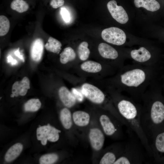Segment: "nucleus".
Wrapping results in <instances>:
<instances>
[{
  "label": "nucleus",
  "instance_id": "nucleus-1",
  "mask_svg": "<svg viewBox=\"0 0 164 164\" xmlns=\"http://www.w3.org/2000/svg\"><path fill=\"white\" fill-rule=\"evenodd\" d=\"M155 67L137 63L124 66L117 76L118 87L136 101L155 81Z\"/></svg>",
  "mask_w": 164,
  "mask_h": 164
},
{
  "label": "nucleus",
  "instance_id": "nucleus-2",
  "mask_svg": "<svg viewBox=\"0 0 164 164\" xmlns=\"http://www.w3.org/2000/svg\"><path fill=\"white\" fill-rule=\"evenodd\" d=\"M157 97L154 81L144 94L140 101L141 123L149 141L156 131L157 126L164 121V104Z\"/></svg>",
  "mask_w": 164,
  "mask_h": 164
},
{
  "label": "nucleus",
  "instance_id": "nucleus-3",
  "mask_svg": "<svg viewBox=\"0 0 164 164\" xmlns=\"http://www.w3.org/2000/svg\"><path fill=\"white\" fill-rule=\"evenodd\" d=\"M116 106L118 112L125 121L128 131L133 132L138 138L149 156L152 152L148 139L142 128L141 121V104L126 96H118Z\"/></svg>",
  "mask_w": 164,
  "mask_h": 164
},
{
  "label": "nucleus",
  "instance_id": "nucleus-4",
  "mask_svg": "<svg viewBox=\"0 0 164 164\" xmlns=\"http://www.w3.org/2000/svg\"><path fill=\"white\" fill-rule=\"evenodd\" d=\"M142 145L133 139L126 143L122 155L114 164L142 163L145 160V156L143 149L144 147L141 146Z\"/></svg>",
  "mask_w": 164,
  "mask_h": 164
},
{
  "label": "nucleus",
  "instance_id": "nucleus-5",
  "mask_svg": "<svg viewBox=\"0 0 164 164\" xmlns=\"http://www.w3.org/2000/svg\"><path fill=\"white\" fill-rule=\"evenodd\" d=\"M101 36L106 42L117 46L124 44L126 40V35L124 31L116 27L104 29L101 32Z\"/></svg>",
  "mask_w": 164,
  "mask_h": 164
},
{
  "label": "nucleus",
  "instance_id": "nucleus-6",
  "mask_svg": "<svg viewBox=\"0 0 164 164\" xmlns=\"http://www.w3.org/2000/svg\"><path fill=\"white\" fill-rule=\"evenodd\" d=\"M130 57L137 63L143 66L155 67V65L152 59V55L149 50L144 47L138 49L132 50L130 52Z\"/></svg>",
  "mask_w": 164,
  "mask_h": 164
},
{
  "label": "nucleus",
  "instance_id": "nucleus-7",
  "mask_svg": "<svg viewBox=\"0 0 164 164\" xmlns=\"http://www.w3.org/2000/svg\"><path fill=\"white\" fill-rule=\"evenodd\" d=\"M61 131L51 126L48 124L46 125L41 126L38 128L36 130L37 139L41 141L43 145H45L47 141L55 142L59 138V133Z\"/></svg>",
  "mask_w": 164,
  "mask_h": 164
},
{
  "label": "nucleus",
  "instance_id": "nucleus-8",
  "mask_svg": "<svg viewBox=\"0 0 164 164\" xmlns=\"http://www.w3.org/2000/svg\"><path fill=\"white\" fill-rule=\"evenodd\" d=\"M81 91L84 96L94 103L101 104L105 100L104 93L97 87L90 84H84Z\"/></svg>",
  "mask_w": 164,
  "mask_h": 164
},
{
  "label": "nucleus",
  "instance_id": "nucleus-9",
  "mask_svg": "<svg viewBox=\"0 0 164 164\" xmlns=\"http://www.w3.org/2000/svg\"><path fill=\"white\" fill-rule=\"evenodd\" d=\"M107 7L113 18L118 22L124 24L128 22V17L126 11L122 6L117 5L115 0L109 1Z\"/></svg>",
  "mask_w": 164,
  "mask_h": 164
},
{
  "label": "nucleus",
  "instance_id": "nucleus-10",
  "mask_svg": "<svg viewBox=\"0 0 164 164\" xmlns=\"http://www.w3.org/2000/svg\"><path fill=\"white\" fill-rule=\"evenodd\" d=\"M89 137L91 145L94 150H100L103 146L105 137L103 132L97 128H91L90 131Z\"/></svg>",
  "mask_w": 164,
  "mask_h": 164
},
{
  "label": "nucleus",
  "instance_id": "nucleus-11",
  "mask_svg": "<svg viewBox=\"0 0 164 164\" xmlns=\"http://www.w3.org/2000/svg\"><path fill=\"white\" fill-rule=\"evenodd\" d=\"M100 121L104 133L108 136H113L118 133L121 132L120 129L111 120L110 117L106 114L101 115Z\"/></svg>",
  "mask_w": 164,
  "mask_h": 164
},
{
  "label": "nucleus",
  "instance_id": "nucleus-12",
  "mask_svg": "<svg viewBox=\"0 0 164 164\" xmlns=\"http://www.w3.org/2000/svg\"><path fill=\"white\" fill-rule=\"evenodd\" d=\"M30 88L29 80L25 77L21 81H16L14 83L12 86V94L15 97L24 96L26 94Z\"/></svg>",
  "mask_w": 164,
  "mask_h": 164
},
{
  "label": "nucleus",
  "instance_id": "nucleus-13",
  "mask_svg": "<svg viewBox=\"0 0 164 164\" xmlns=\"http://www.w3.org/2000/svg\"><path fill=\"white\" fill-rule=\"evenodd\" d=\"M98 49L100 54L104 59L114 60L118 57L119 54L117 50L106 43H100Z\"/></svg>",
  "mask_w": 164,
  "mask_h": 164
},
{
  "label": "nucleus",
  "instance_id": "nucleus-14",
  "mask_svg": "<svg viewBox=\"0 0 164 164\" xmlns=\"http://www.w3.org/2000/svg\"><path fill=\"white\" fill-rule=\"evenodd\" d=\"M58 93L60 100L66 107L70 108L75 104L77 100L76 97L66 87H61Z\"/></svg>",
  "mask_w": 164,
  "mask_h": 164
},
{
  "label": "nucleus",
  "instance_id": "nucleus-15",
  "mask_svg": "<svg viewBox=\"0 0 164 164\" xmlns=\"http://www.w3.org/2000/svg\"><path fill=\"white\" fill-rule=\"evenodd\" d=\"M157 134H154L149 140L153 139V143L150 145L152 155L157 152L164 153V132Z\"/></svg>",
  "mask_w": 164,
  "mask_h": 164
},
{
  "label": "nucleus",
  "instance_id": "nucleus-16",
  "mask_svg": "<svg viewBox=\"0 0 164 164\" xmlns=\"http://www.w3.org/2000/svg\"><path fill=\"white\" fill-rule=\"evenodd\" d=\"M43 50V43L40 38H37L32 43L30 48V55L32 59L38 62L41 59Z\"/></svg>",
  "mask_w": 164,
  "mask_h": 164
},
{
  "label": "nucleus",
  "instance_id": "nucleus-17",
  "mask_svg": "<svg viewBox=\"0 0 164 164\" xmlns=\"http://www.w3.org/2000/svg\"><path fill=\"white\" fill-rule=\"evenodd\" d=\"M134 3L136 7H143L151 12L157 11L160 8L159 3L156 0H134Z\"/></svg>",
  "mask_w": 164,
  "mask_h": 164
},
{
  "label": "nucleus",
  "instance_id": "nucleus-18",
  "mask_svg": "<svg viewBox=\"0 0 164 164\" xmlns=\"http://www.w3.org/2000/svg\"><path fill=\"white\" fill-rule=\"evenodd\" d=\"M73 119L74 123L77 126L83 127L87 125L89 123V114L84 111H78L74 112Z\"/></svg>",
  "mask_w": 164,
  "mask_h": 164
},
{
  "label": "nucleus",
  "instance_id": "nucleus-19",
  "mask_svg": "<svg viewBox=\"0 0 164 164\" xmlns=\"http://www.w3.org/2000/svg\"><path fill=\"white\" fill-rule=\"evenodd\" d=\"M23 147L22 145L20 143H17L12 145L5 155V160L7 162H10L14 160L21 154Z\"/></svg>",
  "mask_w": 164,
  "mask_h": 164
},
{
  "label": "nucleus",
  "instance_id": "nucleus-20",
  "mask_svg": "<svg viewBox=\"0 0 164 164\" xmlns=\"http://www.w3.org/2000/svg\"><path fill=\"white\" fill-rule=\"evenodd\" d=\"M80 68L82 70L90 73H98L102 69V66L100 63L91 60L83 63L80 65Z\"/></svg>",
  "mask_w": 164,
  "mask_h": 164
},
{
  "label": "nucleus",
  "instance_id": "nucleus-21",
  "mask_svg": "<svg viewBox=\"0 0 164 164\" xmlns=\"http://www.w3.org/2000/svg\"><path fill=\"white\" fill-rule=\"evenodd\" d=\"M60 119L63 127L66 129H69L72 127V121L70 111L67 108H63L60 114Z\"/></svg>",
  "mask_w": 164,
  "mask_h": 164
},
{
  "label": "nucleus",
  "instance_id": "nucleus-22",
  "mask_svg": "<svg viewBox=\"0 0 164 164\" xmlns=\"http://www.w3.org/2000/svg\"><path fill=\"white\" fill-rule=\"evenodd\" d=\"M76 53L73 49L70 47L65 48L60 54V61L63 64L74 60L76 57Z\"/></svg>",
  "mask_w": 164,
  "mask_h": 164
},
{
  "label": "nucleus",
  "instance_id": "nucleus-23",
  "mask_svg": "<svg viewBox=\"0 0 164 164\" xmlns=\"http://www.w3.org/2000/svg\"><path fill=\"white\" fill-rule=\"evenodd\" d=\"M62 44L58 40L52 37H50L47 43L45 45L46 49L50 52L58 54L60 52Z\"/></svg>",
  "mask_w": 164,
  "mask_h": 164
},
{
  "label": "nucleus",
  "instance_id": "nucleus-24",
  "mask_svg": "<svg viewBox=\"0 0 164 164\" xmlns=\"http://www.w3.org/2000/svg\"><path fill=\"white\" fill-rule=\"evenodd\" d=\"M88 44L85 41L81 42L77 48V53L80 60L82 61L86 60L89 57L90 51L88 48Z\"/></svg>",
  "mask_w": 164,
  "mask_h": 164
},
{
  "label": "nucleus",
  "instance_id": "nucleus-25",
  "mask_svg": "<svg viewBox=\"0 0 164 164\" xmlns=\"http://www.w3.org/2000/svg\"><path fill=\"white\" fill-rule=\"evenodd\" d=\"M11 8L19 13L26 11L29 8L28 4L24 0H13L11 3Z\"/></svg>",
  "mask_w": 164,
  "mask_h": 164
},
{
  "label": "nucleus",
  "instance_id": "nucleus-26",
  "mask_svg": "<svg viewBox=\"0 0 164 164\" xmlns=\"http://www.w3.org/2000/svg\"><path fill=\"white\" fill-rule=\"evenodd\" d=\"M41 105V102L39 99H31L25 104L24 109L26 111L35 112L39 110Z\"/></svg>",
  "mask_w": 164,
  "mask_h": 164
},
{
  "label": "nucleus",
  "instance_id": "nucleus-27",
  "mask_svg": "<svg viewBox=\"0 0 164 164\" xmlns=\"http://www.w3.org/2000/svg\"><path fill=\"white\" fill-rule=\"evenodd\" d=\"M10 27V23L8 18L5 16H0V36H2L8 32Z\"/></svg>",
  "mask_w": 164,
  "mask_h": 164
},
{
  "label": "nucleus",
  "instance_id": "nucleus-28",
  "mask_svg": "<svg viewBox=\"0 0 164 164\" xmlns=\"http://www.w3.org/2000/svg\"><path fill=\"white\" fill-rule=\"evenodd\" d=\"M118 159L117 155L115 152L109 151L106 152L101 158L100 164H112Z\"/></svg>",
  "mask_w": 164,
  "mask_h": 164
},
{
  "label": "nucleus",
  "instance_id": "nucleus-29",
  "mask_svg": "<svg viewBox=\"0 0 164 164\" xmlns=\"http://www.w3.org/2000/svg\"><path fill=\"white\" fill-rule=\"evenodd\" d=\"M58 159L57 155L50 153L43 155L39 159L40 164H52L56 162Z\"/></svg>",
  "mask_w": 164,
  "mask_h": 164
},
{
  "label": "nucleus",
  "instance_id": "nucleus-30",
  "mask_svg": "<svg viewBox=\"0 0 164 164\" xmlns=\"http://www.w3.org/2000/svg\"><path fill=\"white\" fill-rule=\"evenodd\" d=\"M76 97L77 100L79 102H82L84 99V95L81 91H80L78 89L72 88L71 89V91Z\"/></svg>",
  "mask_w": 164,
  "mask_h": 164
},
{
  "label": "nucleus",
  "instance_id": "nucleus-31",
  "mask_svg": "<svg viewBox=\"0 0 164 164\" xmlns=\"http://www.w3.org/2000/svg\"><path fill=\"white\" fill-rule=\"evenodd\" d=\"M60 13L62 17L66 22H69L70 20V15L68 10L64 8H62L61 9Z\"/></svg>",
  "mask_w": 164,
  "mask_h": 164
},
{
  "label": "nucleus",
  "instance_id": "nucleus-32",
  "mask_svg": "<svg viewBox=\"0 0 164 164\" xmlns=\"http://www.w3.org/2000/svg\"><path fill=\"white\" fill-rule=\"evenodd\" d=\"M64 3V0H52L50 4L53 8L56 9L63 5Z\"/></svg>",
  "mask_w": 164,
  "mask_h": 164
},
{
  "label": "nucleus",
  "instance_id": "nucleus-33",
  "mask_svg": "<svg viewBox=\"0 0 164 164\" xmlns=\"http://www.w3.org/2000/svg\"><path fill=\"white\" fill-rule=\"evenodd\" d=\"M7 60L9 63H10L12 65H15L17 63V61L14 59L11 56H9L7 57Z\"/></svg>",
  "mask_w": 164,
  "mask_h": 164
},
{
  "label": "nucleus",
  "instance_id": "nucleus-34",
  "mask_svg": "<svg viewBox=\"0 0 164 164\" xmlns=\"http://www.w3.org/2000/svg\"><path fill=\"white\" fill-rule=\"evenodd\" d=\"M15 54L17 57H18L19 58L22 60V61H24V59L22 55H20V52L19 51V49L15 51Z\"/></svg>",
  "mask_w": 164,
  "mask_h": 164
}]
</instances>
